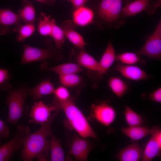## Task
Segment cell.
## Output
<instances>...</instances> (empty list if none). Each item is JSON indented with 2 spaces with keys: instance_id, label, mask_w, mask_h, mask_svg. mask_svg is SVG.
<instances>
[{
  "instance_id": "3957f363",
  "label": "cell",
  "mask_w": 161,
  "mask_h": 161,
  "mask_svg": "<svg viewBox=\"0 0 161 161\" xmlns=\"http://www.w3.org/2000/svg\"><path fill=\"white\" fill-rule=\"evenodd\" d=\"M30 88L28 86L24 84L18 89H11L8 91L6 101L9 109L7 123L16 126L23 116L25 101L29 95Z\"/></svg>"
},
{
  "instance_id": "ba28073f",
  "label": "cell",
  "mask_w": 161,
  "mask_h": 161,
  "mask_svg": "<svg viewBox=\"0 0 161 161\" xmlns=\"http://www.w3.org/2000/svg\"><path fill=\"white\" fill-rule=\"evenodd\" d=\"M68 154L73 156L77 160L86 161L92 148V143L79 135H75L69 145Z\"/></svg>"
},
{
  "instance_id": "836d02e7",
  "label": "cell",
  "mask_w": 161,
  "mask_h": 161,
  "mask_svg": "<svg viewBox=\"0 0 161 161\" xmlns=\"http://www.w3.org/2000/svg\"><path fill=\"white\" fill-rule=\"evenodd\" d=\"M10 132L9 127L4 121L0 119V139L7 138L10 135Z\"/></svg>"
},
{
  "instance_id": "7c38bea8",
  "label": "cell",
  "mask_w": 161,
  "mask_h": 161,
  "mask_svg": "<svg viewBox=\"0 0 161 161\" xmlns=\"http://www.w3.org/2000/svg\"><path fill=\"white\" fill-rule=\"evenodd\" d=\"M156 8L152 7L150 0H134L122 8L121 14L124 18L134 16L146 11L148 14H153Z\"/></svg>"
},
{
  "instance_id": "7402d4cb",
  "label": "cell",
  "mask_w": 161,
  "mask_h": 161,
  "mask_svg": "<svg viewBox=\"0 0 161 161\" xmlns=\"http://www.w3.org/2000/svg\"><path fill=\"white\" fill-rule=\"evenodd\" d=\"M122 132L132 140H139L149 135L152 132V128L137 126H128L121 129Z\"/></svg>"
},
{
  "instance_id": "74e56055",
  "label": "cell",
  "mask_w": 161,
  "mask_h": 161,
  "mask_svg": "<svg viewBox=\"0 0 161 161\" xmlns=\"http://www.w3.org/2000/svg\"><path fill=\"white\" fill-rule=\"evenodd\" d=\"M1 140L0 139V145L1 144Z\"/></svg>"
},
{
  "instance_id": "ffe728a7",
  "label": "cell",
  "mask_w": 161,
  "mask_h": 161,
  "mask_svg": "<svg viewBox=\"0 0 161 161\" xmlns=\"http://www.w3.org/2000/svg\"><path fill=\"white\" fill-rule=\"evenodd\" d=\"M55 89L52 83L49 80H45L30 88L29 95L33 99L38 100L44 96L53 94Z\"/></svg>"
},
{
  "instance_id": "1f68e13d",
  "label": "cell",
  "mask_w": 161,
  "mask_h": 161,
  "mask_svg": "<svg viewBox=\"0 0 161 161\" xmlns=\"http://www.w3.org/2000/svg\"><path fill=\"white\" fill-rule=\"evenodd\" d=\"M55 43L56 47L61 49L63 46L65 36L62 29L56 24H54L50 35Z\"/></svg>"
},
{
  "instance_id": "484cf974",
  "label": "cell",
  "mask_w": 161,
  "mask_h": 161,
  "mask_svg": "<svg viewBox=\"0 0 161 161\" xmlns=\"http://www.w3.org/2000/svg\"><path fill=\"white\" fill-rule=\"evenodd\" d=\"M108 83L112 92L119 98L123 96L128 89L126 83L120 77L110 76Z\"/></svg>"
},
{
  "instance_id": "cb8c5ba5",
  "label": "cell",
  "mask_w": 161,
  "mask_h": 161,
  "mask_svg": "<svg viewBox=\"0 0 161 161\" xmlns=\"http://www.w3.org/2000/svg\"><path fill=\"white\" fill-rule=\"evenodd\" d=\"M77 64L80 66L94 72L99 69V62L83 49H81L77 57Z\"/></svg>"
},
{
  "instance_id": "d6a6232c",
  "label": "cell",
  "mask_w": 161,
  "mask_h": 161,
  "mask_svg": "<svg viewBox=\"0 0 161 161\" xmlns=\"http://www.w3.org/2000/svg\"><path fill=\"white\" fill-rule=\"evenodd\" d=\"M53 94L55 98L61 101H66L71 97L69 91L65 86H60L55 89Z\"/></svg>"
},
{
  "instance_id": "e0dca14e",
  "label": "cell",
  "mask_w": 161,
  "mask_h": 161,
  "mask_svg": "<svg viewBox=\"0 0 161 161\" xmlns=\"http://www.w3.org/2000/svg\"><path fill=\"white\" fill-rule=\"evenodd\" d=\"M95 13L91 9L83 6L75 9L72 14L73 21L76 26L84 27L92 23Z\"/></svg>"
},
{
  "instance_id": "30bf717a",
  "label": "cell",
  "mask_w": 161,
  "mask_h": 161,
  "mask_svg": "<svg viewBox=\"0 0 161 161\" xmlns=\"http://www.w3.org/2000/svg\"><path fill=\"white\" fill-rule=\"evenodd\" d=\"M55 111V108L52 104L47 105L41 101L35 102L32 107L28 122L41 124L46 123L49 120L51 112Z\"/></svg>"
},
{
  "instance_id": "6da1fadb",
  "label": "cell",
  "mask_w": 161,
  "mask_h": 161,
  "mask_svg": "<svg viewBox=\"0 0 161 161\" xmlns=\"http://www.w3.org/2000/svg\"><path fill=\"white\" fill-rule=\"evenodd\" d=\"M58 114L55 111L49 120L41 124V127L33 133L27 135L22 147L21 157L24 161H30L36 158L39 161H47V157L50 151L48 139L54 120Z\"/></svg>"
},
{
  "instance_id": "8992f818",
  "label": "cell",
  "mask_w": 161,
  "mask_h": 161,
  "mask_svg": "<svg viewBox=\"0 0 161 161\" xmlns=\"http://www.w3.org/2000/svg\"><path fill=\"white\" fill-rule=\"evenodd\" d=\"M139 56L144 55L151 60H161V21L143 46L135 52Z\"/></svg>"
},
{
  "instance_id": "7a4b0ae2",
  "label": "cell",
  "mask_w": 161,
  "mask_h": 161,
  "mask_svg": "<svg viewBox=\"0 0 161 161\" xmlns=\"http://www.w3.org/2000/svg\"><path fill=\"white\" fill-rule=\"evenodd\" d=\"M52 105L56 110H62L72 129L84 138L97 139V135L81 111L76 106L71 97L65 101L58 100L54 97Z\"/></svg>"
},
{
  "instance_id": "d4e9b609",
  "label": "cell",
  "mask_w": 161,
  "mask_h": 161,
  "mask_svg": "<svg viewBox=\"0 0 161 161\" xmlns=\"http://www.w3.org/2000/svg\"><path fill=\"white\" fill-rule=\"evenodd\" d=\"M55 23V19L52 18L50 15L48 16L41 13L38 24V31L42 36H50Z\"/></svg>"
},
{
  "instance_id": "5b68a950",
  "label": "cell",
  "mask_w": 161,
  "mask_h": 161,
  "mask_svg": "<svg viewBox=\"0 0 161 161\" xmlns=\"http://www.w3.org/2000/svg\"><path fill=\"white\" fill-rule=\"evenodd\" d=\"M30 128L22 124L18 125V130L13 138L0 146V161H9L13 154L22 147Z\"/></svg>"
},
{
  "instance_id": "e575fe53",
  "label": "cell",
  "mask_w": 161,
  "mask_h": 161,
  "mask_svg": "<svg viewBox=\"0 0 161 161\" xmlns=\"http://www.w3.org/2000/svg\"><path fill=\"white\" fill-rule=\"evenodd\" d=\"M150 99L158 103H161V88H158L149 95Z\"/></svg>"
},
{
  "instance_id": "4fadbf2b",
  "label": "cell",
  "mask_w": 161,
  "mask_h": 161,
  "mask_svg": "<svg viewBox=\"0 0 161 161\" xmlns=\"http://www.w3.org/2000/svg\"><path fill=\"white\" fill-rule=\"evenodd\" d=\"M114 68L121 75L129 80L138 81L153 78L137 65L118 64Z\"/></svg>"
},
{
  "instance_id": "603a6c76",
  "label": "cell",
  "mask_w": 161,
  "mask_h": 161,
  "mask_svg": "<svg viewBox=\"0 0 161 161\" xmlns=\"http://www.w3.org/2000/svg\"><path fill=\"white\" fill-rule=\"evenodd\" d=\"M49 138L50 143L51 160L64 161L65 155L62 147L61 139L55 136L52 130L49 134Z\"/></svg>"
},
{
  "instance_id": "4dcf8cb0",
  "label": "cell",
  "mask_w": 161,
  "mask_h": 161,
  "mask_svg": "<svg viewBox=\"0 0 161 161\" xmlns=\"http://www.w3.org/2000/svg\"><path fill=\"white\" fill-rule=\"evenodd\" d=\"M12 75L6 69L0 68V91H8L11 89L12 85L10 81Z\"/></svg>"
},
{
  "instance_id": "d6986e66",
  "label": "cell",
  "mask_w": 161,
  "mask_h": 161,
  "mask_svg": "<svg viewBox=\"0 0 161 161\" xmlns=\"http://www.w3.org/2000/svg\"><path fill=\"white\" fill-rule=\"evenodd\" d=\"M151 136L143 150L141 160L151 161L156 157H160L161 151V145L157 141L152 131Z\"/></svg>"
},
{
  "instance_id": "4316f807",
  "label": "cell",
  "mask_w": 161,
  "mask_h": 161,
  "mask_svg": "<svg viewBox=\"0 0 161 161\" xmlns=\"http://www.w3.org/2000/svg\"><path fill=\"white\" fill-rule=\"evenodd\" d=\"M116 60L122 64L126 65H135L136 64L145 65L146 60L140 58L135 53L126 52L116 55Z\"/></svg>"
},
{
  "instance_id": "f1b7e54d",
  "label": "cell",
  "mask_w": 161,
  "mask_h": 161,
  "mask_svg": "<svg viewBox=\"0 0 161 161\" xmlns=\"http://www.w3.org/2000/svg\"><path fill=\"white\" fill-rule=\"evenodd\" d=\"M124 115L128 126H141L143 123L142 117L129 106H125Z\"/></svg>"
},
{
  "instance_id": "ac0fdd59",
  "label": "cell",
  "mask_w": 161,
  "mask_h": 161,
  "mask_svg": "<svg viewBox=\"0 0 161 161\" xmlns=\"http://www.w3.org/2000/svg\"><path fill=\"white\" fill-rule=\"evenodd\" d=\"M40 69L42 71L52 72L59 75L77 74L83 70L78 64L73 63L64 64L52 67H48L43 64Z\"/></svg>"
},
{
  "instance_id": "f35d334b",
  "label": "cell",
  "mask_w": 161,
  "mask_h": 161,
  "mask_svg": "<svg viewBox=\"0 0 161 161\" xmlns=\"http://www.w3.org/2000/svg\"></svg>"
},
{
  "instance_id": "9a60e30c",
  "label": "cell",
  "mask_w": 161,
  "mask_h": 161,
  "mask_svg": "<svg viewBox=\"0 0 161 161\" xmlns=\"http://www.w3.org/2000/svg\"><path fill=\"white\" fill-rule=\"evenodd\" d=\"M76 26L73 21L70 20L64 21L60 25L65 37L76 47L82 49L87 44L82 36L75 30Z\"/></svg>"
},
{
  "instance_id": "2e32d148",
  "label": "cell",
  "mask_w": 161,
  "mask_h": 161,
  "mask_svg": "<svg viewBox=\"0 0 161 161\" xmlns=\"http://www.w3.org/2000/svg\"><path fill=\"white\" fill-rule=\"evenodd\" d=\"M143 152L139 143L134 142L121 149L116 157L120 161H138L141 160Z\"/></svg>"
},
{
  "instance_id": "5bb4252c",
  "label": "cell",
  "mask_w": 161,
  "mask_h": 161,
  "mask_svg": "<svg viewBox=\"0 0 161 161\" xmlns=\"http://www.w3.org/2000/svg\"><path fill=\"white\" fill-rule=\"evenodd\" d=\"M21 19L17 13L10 8L0 9V35L9 33L11 26H18L21 24Z\"/></svg>"
},
{
  "instance_id": "8fae6325",
  "label": "cell",
  "mask_w": 161,
  "mask_h": 161,
  "mask_svg": "<svg viewBox=\"0 0 161 161\" xmlns=\"http://www.w3.org/2000/svg\"><path fill=\"white\" fill-rule=\"evenodd\" d=\"M116 55L114 49L110 40L99 62V69L94 72L93 78L98 80L103 78V75L116 60Z\"/></svg>"
},
{
  "instance_id": "44dd1931",
  "label": "cell",
  "mask_w": 161,
  "mask_h": 161,
  "mask_svg": "<svg viewBox=\"0 0 161 161\" xmlns=\"http://www.w3.org/2000/svg\"><path fill=\"white\" fill-rule=\"evenodd\" d=\"M22 8L17 13L25 24H34L35 18V10L32 3L28 0H23Z\"/></svg>"
},
{
  "instance_id": "8d00e7d4",
  "label": "cell",
  "mask_w": 161,
  "mask_h": 161,
  "mask_svg": "<svg viewBox=\"0 0 161 161\" xmlns=\"http://www.w3.org/2000/svg\"><path fill=\"white\" fill-rule=\"evenodd\" d=\"M35 1L46 5L53 6L55 4L56 0H35Z\"/></svg>"
},
{
  "instance_id": "9c48e42d",
  "label": "cell",
  "mask_w": 161,
  "mask_h": 161,
  "mask_svg": "<svg viewBox=\"0 0 161 161\" xmlns=\"http://www.w3.org/2000/svg\"><path fill=\"white\" fill-rule=\"evenodd\" d=\"M92 116L98 122L109 126L115 121L116 112L114 109L106 102L92 106Z\"/></svg>"
},
{
  "instance_id": "f546056e",
  "label": "cell",
  "mask_w": 161,
  "mask_h": 161,
  "mask_svg": "<svg viewBox=\"0 0 161 161\" xmlns=\"http://www.w3.org/2000/svg\"><path fill=\"white\" fill-rule=\"evenodd\" d=\"M83 78L77 74L59 75V81L65 87H72L80 84L83 81Z\"/></svg>"
},
{
  "instance_id": "52a82bcc",
  "label": "cell",
  "mask_w": 161,
  "mask_h": 161,
  "mask_svg": "<svg viewBox=\"0 0 161 161\" xmlns=\"http://www.w3.org/2000/svg\"><path fill=\"white\" fill-rule=\"evenodd\" d=\"M58 54L56 49L38 48L24 44L21 64L48 60H56Z\"/></svg>"
},
{
  "instance_id": "277c9868",
  "label": "cell",
  "mask_w": 161,
  "mask_h": 161,
  "mask_svg": "<svg viewBox=\"0 0 161 161\" xmlns=\"http://www.w3.org/2000/svg\"><path fill=\"white\" fill-rule=\"evenodd\" d=\"M123 0H100L97 6V14L101 20L110 27L117 29L125 22L121 14Z\"/></svg>"
},
{
  "instance_id": "d590c367",
  "label": "cell",
  "mask_w": 161,
  "mask_h": 161,
  "mask_svg": "<svg viewBox=\"0 0 161 161\" xmlns=\"http://www.w3.org/2000/svg\"><path fill=\"white\" fill-rule=\"evenodd\" d=\"M75 9L85 6L89 0H69Z\"/></svg>"
},
{
  "instance_id": "83f0119b",
  "label": "cell",
  "mask_w": 161,
  "mask_h": 161,
  "mask_svg": "<svg viewBox=\"0 0 161 161\" xmlns=\"http://www.w3.org/2000/svg\"><path fill=\"white\" fill-rule=\"evenodd\" d=\"M13 31L18 34L16 41L19 42H24L25 40L30 37L35 30L34 24H25L16 27Z\"/></svg>"
}]
</instances>
